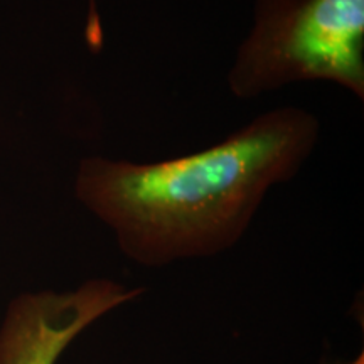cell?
<instances>
[{
  "label": "cell",
  "mask_w": 364,
  "mask_h": 364,
  "mask_svg": "<svg viewBox=\"0 0 364 364\" xmlns=\"http://www.w3.org/2000/svg\"><path fill=\"white\" fill-rule=\"evenodd\" d=\"M349 364H363V354H359V358L356 359V361H353V363H349Z\"/></svg>",
  "instance_id": "277c9868"
},
{
  "label": "cell",
  "mask_w": 364,
  "mask_h": 364,
  "mask_svg": "<svg viewBox=\"0 0 364 364\" xmlns=\"http://www.w3.org/2000/svg\"><path fill=\"white\" fill-rule=\"evenodd\" d=\"M318 132L311 112L279 108L191 156L154 164L85 159L75 193L140 265L211 257L241 238L268 189L302 169Z\"/></svg>",
  "instance_id": "6da1fadb"
},
{
  "label": "cell",
  "mask_w": 364,
  "mask_h": 364,
  "mask_svg": "<svg viewBox=\"0 0 364 364\" xmlns=\"http://www.w3.org/2000/svg\"><path fill=\"white\" fill-rule=\"evenodd\" d=\"M299 81H329L364 100V0H258L228 85L250 100Z\"/></svg>",
  "instance_id": "7a4b0ae2"
},
{
  "label": "cell",
  "mask_w": 364,
  "mask_h": 364,
  "mask_svg": "<svg viewBox=\"0 0 364 364\" xmlns=\"http://www.w3.org/2000/svg\"><path fill=\"white\" fill-rule=\"evenodd\" d=\"M142 292L95 279L70 292L19 295L0 326V364H56L86 327Z\"/></svg>",
  "instance_id": "3957f363"
}]
</instances>
